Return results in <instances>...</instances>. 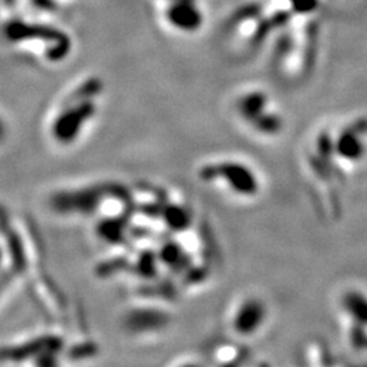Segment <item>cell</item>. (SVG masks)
<instances>
[{
    "label": "cell",
    "instance_id": "9c48e42d",
    "mask_svg": "<svg viewBox=\"0 0 367 367\" xmlns=\"http://www.w3.org/2000/svg\"><path fill=\"white\" fill-rule=\"evenodd\" d=\"M0 262H1V252H0Z\"/></svg>",
    "mask_w": 367,
    "mask_h": 367
},
{
    "label": "cell",
    "instance_id": "3957f363",
    "mask_svg": "<svg viewBox=\"0 0 367 367\" xmlns=\"http://www.w3.org/2000/svg\"><path fill=\"white\" fill-rule=\"evenodd\" d=\"M94 113L95 103L92 101L81 99V102L66 107L52 124V135L55 140L63 144L73 143L78 132L92 118Z\"/></svg>",
    "mask_w": 367,
    "mask_h": 367
},
{
    "label": "cell",
    "instance_id": "8992f818",
    "mask_svg": "<svg viewBox=\"0 0 367 367\" xmlns=\"http://www.w3.org/2000/svg\"><path fill=\"white\" fill-rule=\"evenodd\" d=\"M267 105L268 99L266 94L260 92H248L240 98L238 110L245 120L253 123L267 112Z\"/></svg>",
    "mask_w": 367,
    "mask_h": 367
},
{
    "label": "cell",
    "instance_id": "52a82bcc",
    "mask_svg": "<svg viewBox=\"0 0 367 367\" xmlns=\"http://www.w3.org/2000/svg\"><path fill=\"white\" fill-rule=\"evenodd\" d=\"M344 309L359 327L367 325V296L361 292H349L343 301Z\"/></svg>",
    "mask_w": 367,
    "mask_h": 367
},
{
    "label": "cell",
    "instance_id": "5b68a950",
    "mask_svg": "<svg viewBox=\"0 0 367 367\" xmlns=\"http://www.w3.org/2000/svg\"><path fill=\"white\" fill-rule=\"evenodd\" d=\"M335 151L344 160L358 161L365 153V144L354 129L344 131L335 143Z\"/></svg>",
    "mask_w": 367,
    "mask_h": 367
},
{
    "label": "cell",
    "instance_id": "277c9868",
    "mask_svg": "<svg viewBox=\"0 0 367 367\" xmlns=\"http://www.w3.org/2000/svg\"><path fill=\"white\" fill-rule=\"evenodd\" d=\"M266 318V307L259 299L245 301L237 310L234 317V329L241 335L256 332Z\"/></svg>",
    "mask_w": 367,
    "mask_h": 367
},
{
    "label": "cell",
    "instance_id": "ba28073f",
    "mask_svg": "<svg viewBox=\"0 0 367 367\" xmlns=\"http://www.w3.org/2000/svg\"><path fill=\"white\" fill-rule=\"evenodd\" d=\"M4 136H5V124H4V121L0 118V143L3 142Z\"/></svg>",
    "mask_w": 367,
    "mask_h": 367
},
{
    "label": "cell",
    "instance_id": "7a4b0ae2",
    "mask_svg": "<svg viewBox=\"0 0 367 367\" xmlns=\"http://www.w3.org/2000/svg\"><path fill=\"white\" fill-rule=\"evenodd\" d=\"M203 180L223 179L236 193L242 196H255L259 190V180L256 175L245 165L237 162H220L207 165L201 169Z\"/></svg>",
    "mask_w": 367,
    "mask_h": 367
},
{
    "label": "cell",
    "instance_id": "6da1fadb",
    "mask_svg": "<svg viewBox=\"0 0 367 367\" xmlns=\"http://www.w3.org/2000/svg\"><path fill=\"white\" fill-rule=\"evenodd\" d=\"M165 26L176 33L192 34L204 22L203 11L196 0H154Z\"/></svg>",
    "mask_w": 367,
    "mask_h": 367
}]
</instances>
